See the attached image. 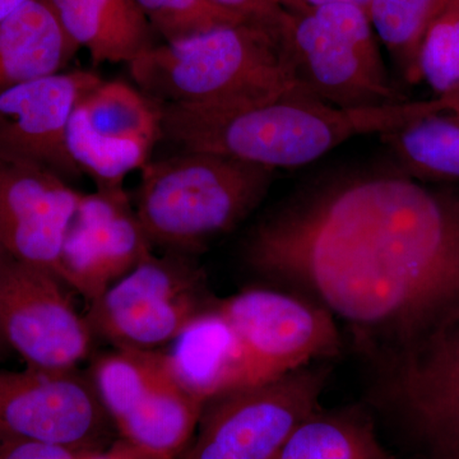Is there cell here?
I'll list each match as a JSON object with an SVG mask.
<instances>
[{
    "mask_svg": "<svg viewBox=\"0 0 459 459\" xmlns=\"http://www.w3.org/2000/svg\"><path fill=\"white\" fill-rule=\"evenodd\" d=\"M78 49L49 3L36 0L0 22V95L65 71Z\"/></svg>",
    "mask_w": 459,
    "mask_h": 459,
    "instance_id": "cell-19",
    "label": "cell"
},
{
    "mask_svg": "<svg viewBox=\"0 0 459 459\" xmlns=\"http://www.w3.org/2000/svg\"><path fill=\"white\" fill-rule=\"evenodd\" d=\"M66 289L53 272L16 261L4 252L0 264V337L27 367L78 369L92 352L95 334Z\"/></svg>",
    "mask_w": 459,
    "mask_h": 459,
    "instance_id": "cell-11",
    "label": "cell"
},
{
    "mask_svg": "<svg viewBox=\"0 0 459 459\" xmlns=\"http://www.w3.org/2000/svg\"><path fill=\"white\" fill-rule=\"evenodd\" d=\"M66 36L95 65L129 63L152 47V27L135 0H47Z\"/></svg>",
    "mask_w": 459,
    "mask_h": 459,
    "instance_id": "cell-18",
    "label": "cell"
},
{
    "mask_svg": "<svg viewBox=\"0 0 459 459\" xmlns=\"http://www.w3.org/2000/svg\"><path fill=\"white\" fill-rule=\"evenodd\" d=\"M153 252L126 190L83 193L66 230L60 276L89 303Z\"/></svg>",
    "mask_w": 459,
    "mask_h": 459,
    "instance_id": "cell-14",
    "label": "cell"
},
{
    "mask_svg": "<svg viewBox=\"0 0 459 459\" xmlns=\"http://www.w3.org/2000/svg\"><path fill=\"white\" fill-rule=\"evenodd\" d=\"M148 23L165 42H174L217 29L244 22L214 7L207 0H135Z\"/></svg>",
    "mask_w": 459,
    "mask_h": 459,
    "instance_id": "cell-24",
    "label": "cell"
},
{
    "mask_svg": "<svg viewBox=\"0 0 459 459\" xmlns=\"http://www.w3.org/2000/svg\"><path fill=\"white\" fill-rule=\"evenodd\" d=\"M214 7L241 20L279 25L283 7L280 0H207Z\"/></svg>",
    "mask_w": 459,
    "mask_h": 459,
    "instance_id": "cell-25",
    "label": "cell"
},
{
    "mask_svg": "<svg viewBox=\"0 0 459 459\" xmlns=\"http://www.w3.org/2000/svg\"><path fill=\"white\" fill-rule=\"evenodd\" d=\"M128 66L138 89L159 104L237 108L300 93L279 25L256 21L152 45Z\"/></svg>",
    "mask_w": 459,
    "mask_h": 459,
    "instance_id": "cell-3",
    "label": "cell"
},
{
    "mask_svg": "<svg viewBox=\"0 0 459 459\" xmlns=\"http://www.w3.org/2000/svg\"><path fill=\"white\" fill-rule=\"evenodd\" d=\"M217 305L268 380L340 352L334 316L316 301L255 287Z\"/></svg>",
    "mask_w": 459,
    "mask_h": 459,
    "instance_id": "cell-13",
    "label": "cell"
},
{
    "mask_svg": "<svg viewBox=\"0 0 459 459\" xmlns=\"http://www.w3.org/2000/svg\"><path fill=\"white\" fill-rule=\"evenodd\" d=\"M281 42L299 92L342 108L406 101L391 82L364 8H283Z\"/></svg>",
    "mask_w": 459,
    "mask_h": 459,
    "instance_id": "cell-5",
    "label": "cell"
},
{
    "mask_svg": "<svg viewBox=\"0 0 459 459\" xmlns=\"http://www.w3.org/2000/svg\"><path fill=\"white\" fill-rule=\"evenodd\" d=\"M327 369L307 365L205 402L180 459H274L295 429L320 409Z\"/></svg>",
    "mask_w": 459,
    "mask_h": 459,
    "instance_id": "cell-8",
    "label": "cell"
},
{
    "mask_svg": "<svg viewBox=\"0 0 459 459\" xmlns=\"http://www.w3.org/2000/svg\"><path fill=\"white\" fill-rule=\"evenodd\" d=\"M273 172L228 156L180 151L142 168L134 208L153 247L195 255L261 204Z\"/></svg>",
    "mask_w": 459,
    "mask_h": 459,
    "instance_id": "cell-4",
    "label": "cell"
},
{
    "mask_svg": "<svg viewBox=\"0 0 459 459\" xmlns=\"http://www.w3.org/2000/svg\"><path fill=\"white\" fill-rule=\"evenodd\" d=\"M104 82L90 71L59 72L0 95V156L35 162L69 184L83 174L68 148V126L80 102Z\"/></svg>",
    "mask_w": 459,
    "mask_h": 459,
    "instance_id": "cell-15",
    "label": "cell"
},
{
    "mask_svg": "<svg viewBox=\"0 0 459 459\" xmlns=\"http://www.w3.org/2000/svg\"><path fill=\"white\" fill-rule=\"evenodd\" d=\"M217 301L164 350L175 379L204 403L237 389L270 382Z\"/></svg>",
    "mask_w": 459,
    "mask_h": 459,
    "instance_id": "cell-17",
    "label": "cell"
},
{
    "mask_svg": "<svg viewBox=\"0 0 459 459\" xmlns=\"http://www.w3.org/2000/svg\"><path fill=\"white\" fill-rule=\"evenodd\" d=\"M391 407L428 459H459V307L389 352Z\"/></svg>",
    "mask_w": 459,
    "mask_h": 459,
    "instance_id": "cell-9",
    "label": "cell"
},
{
    "mask_svg": "<svg viewBox=\"0 0 459 459\" xmlns=\"http://www.w3.org/2000/svg\"><path fill=\"white\" fill-rule=\"evenodd\" d=\"M3 256H4V250L2 249V247H0V264H2ZM8 347L5 346L4 341L2 340V337H0V356L3 355L5 351H7Z\"/></svg>",
    "mask_w": 459,
    "mask_h": 459,
    "instance_id": "cell-31",
    "label": "cell"
},
{
    "mask_svg": "<svg viewBox=\"0 0 459 459\" xmlns=\"http://www.w3.org/2000/svg\"><path fill=\"white\" fill-rule=\"evenodd\" d=\"M446 0H371L368 7L374 31L409 83H418L416 56L429 23Z\"/></svg>",
    "mask_w": 459,
    "mask_h": 459,
    "instance_id": "cell-22",
    "label": "cell"
},
{
    "mask_svg": "<svg viewBox=\"0 0 459 459\" xmlns=\"http://www.w3.org/2000/svg\"><path fill=\"white\" fill-rule=\"evenodd\" d=\"M115 430L160 459H180L204 403L175 379L164 350L113 349L96 356L90 373Z\"/></svg>",
    "mask_w": 459,
    "mask_h": 459,
    "instance_id": "cell-7",
    "label": "cell"
},
{
    "mask_svg": "<svg viewBox=\"0 0 459 459\" xmlns=\"http://www.w3.org/2000/svg\"><path fill=\"white\" fill-rule=\"evenodd\" d=\"M115 428L90 374L78 369H0V440L101 452Z\"/></svg>",
    "mask_w": 459,
    "mask_h": 459,
    "instance_id": "cell-10",
    "label": "cell"
},
{
    "mask_svg": "<svg viewBox=\"0 0 459 459\" xmlns=\"http://www.w3.org/2000/svg\"><path fill=\"white\" fill-rule=\"evenodd\" d=\"M83 459H160L123 437L114 440L104 451L90 453Z\"/></svg>",
    "mask_w": 459,
    "mask_h": 459,
    "instance_id": "cell-27",
    "label": "cell"
},
{
    "mask_svg": "<svg viewBox=\"0 0 459 459\" xmlns=\"http://www.w3.org/2000/svg\"><path fill=\"white\" fill-rule=\"evenodd\" d=\"M161 105L162 138L180 151L214 153L276 170L316 161L353 137L385 134L446 111L442 98L382 107H332L301 93L237 108Z\"/></svg>",
    "mask_w": 459,
    "mask_h": 459,
    "instance_id": "cell-2",
    "label": "cell"
},
{
    "mask_svg": "<svg viewBox=\"0 0 459 459\" xmlns=\"http://www.w3.org/2000/svg\"><path fill=\"white\" fill-rule=\"evenodd\" d=\"M5 443L0 459H83L89 452L74 451L56 444L29 440H2ZM96 453V452H95Z\"/></svg>",
    "mask_w": 459,
    "mask_h": 459,
    "instance_id": "cell-26",
    "label": "cell"
},
{
    "mask_svg": "<svg viewBox=\"0 0 459 459\" xmlns=\"http://www.w3.org/2000/svg\"><path fill=\"white\" fill-rule=\"evenodd\" d=\"M82 195L44 166L0 156V247L62 279L63 243Z\"/></svg>",
    "mask_w": 459,
    "mask_h": 459,
    "instance_id": "cell-16",
    "label": "cell"
},
{
    "mask_svg": "<svg viewBox=\"0 0 459 459\" xmlns=\"http://www.w3.org/2000/svg\"><path fill=\"white\" fill-rule=\"evenodd\" d=\"M217 299L193 255L152 252L90 303L86 318L114 349L160 351Z\"/></svg>",
    "mask_w": 459,
    "mask_h": 459,
    "instance_id": "cell-6",
    "label": "cell"
},
{
    "mask_svg": "<svg viewBox=\"0 0 459 459\" xmlns=\"http://www.w3.org/2000/svg\"><path fill=\"white\" fill-rule=\"evenodd\" d=\"M244 255L391 352L459 307V193L397 169L340 175L256 225Z\"/></svg>",
    "mask_w": 459,
    "mask_h": 459,
    "instance_id": "cell-1",
    "label": "cell"
},
{
    "mask_svg": "<svg viewBox=\"0 0 459 459\" xmlns=\"http://www.w3.org/2000/svg\"><path fill=\"white\" fill-rule=\"evenodd\" d=\"M442 98L446 100V104H448L449 113L459 115V87L457 90L453 91V92L448 93V95L442 96Z\"/></svg>",
    "mask_w": 459,
    "mask_h": 459,
    "instance_id": "cell-30",
    "label": "cell"
},
{
    "mask_svg": "<svg viewBox=\"0 0 459 459\" xmlns=\"http://www.w3.org/2000/svg\"><path fill=\"white\" fill-rule=\"evenodd\" d=\"M418 82L425 81L437 98L459 87V0H446L425 30L416 56Z\"/></svg>",
    "mask_w": 459,
    "mask_h": 459,
    "instance_id": "cell-23",
    "label": "cell"
},
{
    "mask_svg": "<svg viewBox=\"0 0 459 459\" xmlns=\"http://www.w3.org/2000/svg\"><path fill=\"white\" fill-rule=\"evenodd\" d=\"M397 170L419 181L459 183V115L439 111L380 134Z\"/></svg>",
    "mask_w": 459,
    "mask_h": 459,
    "instance_id": "cell-21",
    "label": "cell"
},
{
    "mask_svg": "<svg viewBox=\"0 0 459 459\" xmlns=\"http://www.w3.org/2000/svg\"><path fill=\"white\" fill-rule=\"evenodd\" d=\"M33 2L36 0H0V22L13 16L14 13Z\"/></svg>",
    "mask_w": 459,
    "mask_h": 459,
    "instance_id": "cell-29",
    "label": "cell"
},
{
    "mask_svg": "<svg viewBox=\"0 0 459 459\" xmlns=\"http://www.w3.org/2000/svg\"><path fill=\"white\" fill-rule=\"evenodd\" d=\"M274 459H397L360 409L322 407L295 429Z\"/></svg>",
    "mask_w": 459,
    "mask_h": 459,
    "instance_id": "cell-20",
    "label": "cell"
},
{
    "mask_svg": "<svg viewBox=\"0 0 459 459\" xmlns=\"http://www.w3.org/2000/svg\"><path fill=\"white\" fill-rule=\"evenodd\" d=\"M371 0H280L281 5L290 11H310L327 4H351L368 12Z\"/></svg>",
    "mask_w": 459,
    "mask_h": 459,
    "instance_id": "cell-28",
    "label": "cell"
},
{
    "mask_svg": "<svg viewBox=\"0 0 459 459\" xmlns=\"http://www.w3.org/2000/svg\"><path fill=\"white\" fill-rule=\"evenodd\" d=\"M162 138L161 105L124 82H102L80 102L68 126V148L98 190L124 189Z\"/></svg>",
    "mask_w": 459,
    "mask_h": 459,
    "instance_id": "cell-12",
    "label": "cell"
}]
</instances>
